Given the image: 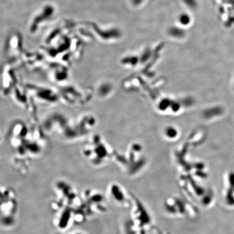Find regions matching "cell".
<instances>
[]
</instances>
